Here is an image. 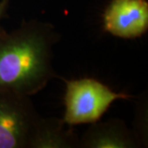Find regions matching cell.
<instances>
[{
    "instance_id": "cell-1",
    "label": "cell",
    "mask_w": 148,
    "mask_h": 148,
    "mask_svg": "<svg viewBox=\"0 0 148 148\" xmlns=\"http://www.w3.org/2000/svg\"><path fill=\"white\" fill-rule=\"evenodd\" d=\"M59 35L52 24L23 21L10 32L0 34V92L32 97L55 77L53 48Z\"/></svg>"
},
{
    "instance_id": "cell-2",
    "label": "cell",
    "mask_w": 148,
    "mask_h": 148,
    "mask_svg": "<svg viewBox=\"0 0 148 148\" xmlns=\"http://www.w3.org/2000/svg\"><path fill=\"white\" fill-rule=\"evenodd\" d=\"M64 82L65 110L62 119L70 127L98 122L114 102L131 98L95 78L64 80Z\"/></svg>"
},
{
    "instance_id": "cell-3",
    "label": "cell",
    "mask_w": 148,
    "mask_h": 148,
    "mask_svg": "<svg viewBox=\"0 0 148 148\" xmlns=\"http://www.w3.org/2000/svg\"><path fill=\"white\" fill-rule=\"evenodd\" d=\"M40 117L31 96L0 92V148H27L32 127Z\"/></svg>"
},
{
    "instance_id": "cell-4",
    "label": "cell",
    "mask_w": 148,
    "mask_h": 148,
    "mask_svg": "<svg viewBox=\"0 0 148 148\" xmlns=\"http://www.w3.org/2000/svg\"><path fill=\"white\" fill-rule=\"evenodd\" d=\"M106 32L121 39L141 37L148 29L147 0H112L103 15Z\"/></svg>"
},
{
    "instance_id": "cell-5",
    "label": "cell",
    "mask_w": 148,
    "mask_h": 148,
    "mask_svg": "<svg viewBox=\"0 0 148 148\" xmlns=\"http://www.w3.org/2000/svg\"><path fill=\"white\" fill-rule=\"evenodd\" d=\"M142 145L135 132L119 119L91 123L78 138L79 148H138Z\"/></svg>"
},
{
    "instance_id": "cell-6",
    "label": "cell",
    "mask_w": 148,
    "mask_h": 148,
    "mask_svg": "<svg viewBox=\"0 0 148 148\" xmlns=\"http://www.w3.org/2000/svg\"><path fill=\"white\" fill-rule=\"evenodd\" d=\"M78 138L62 119L40 117L32 127L27 148H76Z\"/></svg>"
},
{
    "instance_id": "cell-7",
    "label": "cell",
    "mask_w": 148,
    "mask_h": 148,
    "mask_svg": "<svg viewBox=\"0 0 148 148\" xmlns=\"http://www.w3.org/2000/svg\"><path fill=\"white\" fill-rule=\"evenodd\" d=\"M8 5H9L8 0H1L0 1V21L6 16L7 11L8 9ZM3 32L4 31L0 27V34Z\"/></svg>"
}]
</instances>
